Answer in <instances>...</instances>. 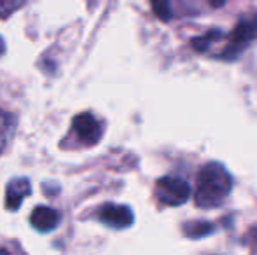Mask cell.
I'll return each instance as SVG.
<instances>
[{"label": "cell", "mask_w": 257, "mask_h": 255, "mask_svg": "<svg viewBox=\"0 0 257 255\" xmlns=\"http://www.w3.org/2000/svg\"><path fill=\"white\" fill-rule=\"evenodd\" d=\"M0 255H27L18 241H0Z\"/></svg>", "instance_id": "12"}, {"label": "cell", "mask_w": 257, "mask_h": 255, "mask_svg": "<svg viewBox=\"0 0 257 255\" xmlns=\"http://www.w3.org/2000/svg\"><path fill=\"white\" fill-rule=\"evenodd\" d=\"M32 192L30 180L27 177H18L7 184L6 187V208L11 211L18 210L23 203V199Z\"/></svg>", "instance_id": "7"}, {"label": "cell", "mask_w": 257, "mask_h": 255, "mask_svg": "<svg viewBox=\"0 0 257 255\" xmlns=\"http://www.w3.org/2000/svg\"><path fill=\"white\" fill-rule=\"evenodd\" d=\"M98 220L112 229H126L133 224L135 217L133 211L126 204L105 203L98 210Z\"/></svg>", "instance_id": "5"}, {"label": "cell", "mask_w": 257, "mask_h": 255, "mask_svg": "<svg viewBox=\"0 0 257 255\" xmlns=\"http://www.w3.org/2000/svg\"><path fill=\"white\" fill-rule=\"evenodd\" d=\"M254 39H257V16L243 18L233 28L229 35V44L220 53V56L227 60H236V56L243 51L245 46H248V42H252Z\"/></svg>", "instance_id": "3"}, {"label": "cell", "mask_w": 257, "mask_h": 255, "mask_svg": "<svg viewBox=\"0 0 257 255\" xmlns=\"http://www.w3.org/2000/svg\"><path fill=\"white\" fill-rule=\"evenodd\" d=\"M208 2L212 7H222L224 4H226V0H208Z\"/></svg>", "instance_id": "13"}, {"label": "cell", "mask_w": 257, "mask_h": 255, "mask_svg": "<svg viewBox=\"0 0 257 255\" xmlns=\"http://www.w3.org/2000/svg\"><path fill=\"white\" fill-rule=\"evenodd\" d=\"M233 191V177L220 163H206L196 177L194 201L200 208H215Z\"/></svg>", "instance_id": "1"}, {"label": "cell", "mask_w": 257, "mask_h": 255, "mask_svg": "<svg viewBox=\"0 0 257 255\" xmlns=\"http://www.w3.org/2000/svg\"><path fill=\"white\" fill-rule=\"evenodd\" d=\"M156 197L166 206H180L191 197V187L179 177H161L156 182Z\"/></svg>", "instance_id": "2"}, {"label": "cell", "mask_w": 257, "mask_h": 255, "mask_svg": "<svg viewBox=\"0 0 257 255\" xmlns=\"http://www.w3.org/2000/svg\"><path fill=\"white\" fill-rule=\"evenodd\" d=\"M60 222L61 213L51 206H35L30 215V224L41 232L54 231L60 225Z\"/></svg>", "instance_id": "6"}, {"label": "cell", "mask_w": 257, "mask_h": 255, "mask_svg": "<svg viewBox=\"0 0 257 255\" xmlns=\"http://www.w3.org/2000/svg\"><path fill=\"white\" fill-rule=\"evenodd\" d=\"M27 2L28 0H0V18H7Z\"/></svg>", "instance_id": "11"}, {"label": "cell", "mask_w": 257, "mask_h": 255, "mask_svg": "<svg viewBox=\"0 0 257 255\" xmlns=\"http://www.w3.org/2000/svg\"><path fill=\"white\" fill-rule=\"evenodd\" d=\"M154 14L161 21H170L172 20V4L170 0H151Z\"/></svg>", "instance_id": "10"}, {"label": "cell", "mask_w": 257, "mask_h": 255, "mask_svg": "<svg viewBox=\"0 0 257 255\" xmlns=\"http://www.w3.org/2000/svg\"><path fill=\"white\" fill-rule=\"evenodd\" d=\"M4 51H6V44H4V39L0 37V56L4 55Z\"/></svg>", "instance_id": "14"}, {"label": "cell", "mask_w": 257, "mask_h": 255, "mask_svg": "<svg viewBox=\"0 0 257 255\" xmlns=\"http://www.w3.org/2000/svg\"><path fill=\"white\" fill-rule=\"evenodd\" d=\"M184 232H186V236H189V238H203L206 234H212L213 232V225L210 224V222H191V224H186L184 225Z\"/></svg>", "instance_id": "9"}, {"label": "cell", "mask_w": 257, "mask_h": 255, "mask_svg": "<svg viewBox=\"0 0 257 255\" xmlns=\"http://www.w3.org/2000/svg\"><path fill=\"white\" fill-rule=\"evenodd\" d=\"M14 133V119L13 116H9L7 112H2L0 110V154L4 152L7 142L13 136Z\"/></svg>", "instance_id": "8"}, {"label": "cell", "mask_w": 257, "mask_h": 255, "mask_svg": "<svg viewBox=\"0 0 257 255\" xmlns=\"http://www.w3.org/2000/svg\"><path fill=\"white\" fill-rule=\"evenodd\" d=\"M72 133H74L75 140L81 145L91 147L100 142V138L103 135V128L102 123L93 114L82 112L79 116H75L74 121H72Z\"/></svg>", "instance_id": "4"}]
</instances>
